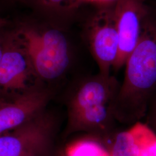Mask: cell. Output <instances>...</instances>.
Segmentation results:
<instances>
[{
  "label": "cell",
  "mask_w": 156,
  "mask_h": 156,
  "mask_svg": "<svg viewBox=\"0 0 156 156\" xmlns=\"http://www.w3.org/2000/svg\"><path fill=\"white\" fill-rule=\"evenodd\" d=\"M125 65L114 115L117 122L132 126L145 118L149 102L156 91V20L149 15L139 42Z\"/></svg>",
  "instance_id": "1"
},
{
  "label": "cell",
  "mask_w": 156,
  "mask_h": 156,
  "mask_svg": "<svg viewBox=\"0 0 156 156\" xmlns=\"http://www.w3.org/2000/svg\"><path fill=\"white\" fill-rule=\"evenodd\" d=\"M120 85L115 77L99 73L78 80L67 99L65 135L83 132L100 140L112 135L117 122L114 106Z\"/></svg>",
  "instance_id": "2"
},
{
  "label": "cell",
  "mask_w": 156,
  "mask_h": 156,
  "mask_svg": "<svg viewBox=\"0 0 156 156\" xmlns=\"http://www.w3.org/2000/svg\"><path fill=\"white\" fill-rule=\"evenodd\" d=\"M19 41L34 71L41 79L55 80L66 72L70 53L67 39L60 31L50 29L39 33L26 29L20 33Z\"/></svg>",
  "instance_id": "3"
},
{
  "label": "cell",
  "mask_w": 156,
  "mask_h": 156,
  "mask_svg": "<svg viewBox=\"0 0 156 156\" xmlns=\"http://www.w3.org/2000/svg\"><path fill=\"white\" fill-rule=\"evenodd\" d=\"M56 117L46 109L0 136V156H56Z\"/></svg>",
  "instance_id": "4"
},
{
  "label": "cell",
  "mask_w": 156,
  "mask_h": 156,
  "mask_svg": "<svg viewBox=\"0 0 156 156\" xmlns=\"http://www.w3.org/2000/svg\"><path fill=\"white\" fill-rule=\"evenodd\" d=\"M90 23L88 37L91 51L99 68V73L109 76L119 50L115 6L100 9Z\"/></svg>",
  "instance_id": "5"
},
{
  "label": "cell",
  "mask_w": 156,
  "mask_h": 156,
  "mask_svg": "<svg viewBox=\"0 0 156 156\" xmlns=\"http://www.w3.org/2000/svg\"><path fill=\"white\" fill-rule=\"evenodd\" d=\"M119 34V50L112 69L115 71L125 66L139 42L143 26L149 15L143 0H120L115 5Z\"/></svg>",
  "instance_id": "6"
},
{
  "label": "cell",
  "mask_w": 156,
  "mask_h": 156,
  "mask_svg": "<svg viewBox=\"0 0 156 156\" xmlns=\"http://www.w3.org/2000/svg\"><path fill=\"white\" fill-rule=\"evenodd\" d=\"M51 96L43 87L28 89L0 107V136L19 126L46 109Z\"/></svg>",
  "instance_id": "7"
},
{
  "label": "cell",
  "mask_w": 156,
  "mask_h": 156,
  "mask_svg": "<svg viewBox=\"0 0 156 156\" xmlns=\"http://www.w3.org/2000/svg\"><path fill=\"white\" fill-rule=\"evenodd\" d=\"M111 156H156V135L145 123L138 122L116 134Z\"/></svg>",
  "instance_id": "8"
},
{
  "label": "cell",
  "mask_w": 156,
  "mask_h": 156,
  "mask_svg": "<svg viewBox=\"0 0 156 156\" xmlns=\"http://www.w3.org/2000/svg\"><path fill=\"white\" fill-rule=\"evenodd\" d=\"M30 68L32 67L28 56L22 46H4L0 61V88L11 91L27 90Z\"/></svg>",
  "instance_id": "9"
},
{
  "label": "cell",
  "mask_w": 156,
  "mask_h": 156,
  "mask_svg": "<svg viewBox=\"0 0 156 156\" xmlns=\"http://www.w3.org/2000/svg\"><path fill=\"white\" fill-rule=\"evenodd\" d=\"M64 156H111L100 140L90 137L77 140L68 145Z\"/></svg>",
  "instance_id": "10"
},
{
  "label": "cell",
  "mask_w": 156,
  "mask_h": 156,
  "mask_svg": "<svg viewBox=\"0 0 156 156\" xmlns=\"http://www.w3.org/2000/svg\"><path fill=\"white\" fill-rule=\"evenodd\" d=\"M145 119V124L156 135V91L149 102Z\"/></svg>",
  "instance_id": "11"
},
{
  "label": "cell",
  "mask_w": 156,
  "mask_h": 156,
  "mask_svg": "<svg viewBox=\"0 0 156 156\" xmlns=\"http://www.w3.org/2000/svg\"><path fill=\"white\" fill-rule=\"evenodd\" d=\"M80 0H45L49 5L55 7L72 8L79 3Z\"/></svg>",
  "instance_id": "12"
},
{
  "label": "cell",
  "mask_w": 156,
  "mask_h": 156,
  "mask_svg": "<svg viewBox=\"0 0 156 156\" xmlns=\"http://www.w3.org/2000/svg\"><path fill=\"white\" fill-rule=\"evenodd\" d=\"M4 48V46L3 47L2 46H1V45L0 44V61H1V60L2 56V55H3Z\"/></svg>",
  "instance_id": "13"
},
{
  "label": "cell",
  "mask_w": 156,
  "mask_h": 156,
  "mask_svg": "<svg viewBox=\"0 0 156 156\" xmlns=\"http://www.w3.org/2000/svg\"><path fill=\"white\" fill-rule=\"evenodd\" d=\"M5 103L6 102L4 101L0 97V107H1L2 105H4Z\"/></svg>",
  "instance_id": "14"
},
{
  "label": "cell",
  "mask_w": 156,
  "mask_h": 156,
  "mask_svg": "<svg viewBox=\"0 0 156 156\" xmlns=\"http://www.w3.org/2000/svg\"><path fill=\"white\" fill-rule=\"evenodd\" d=\"M84 1H109L113 0H84Z\"/></svg>",
  "instance_id": "15"
},
{
  "label": "cell",
  "mask_w": 156,
  "mask_h": 156,
  "mask_svg": "<svg viewBox=\"0 0 156 156\" xmlns=\"http://www.w3.org/2000/svg\"><path fill=\"white\" fill-rule=\"evenodd\" d=\"M0 23H1V22H0Z\"/></svg>",
  "instance_id": "16"
}]
</instances>
